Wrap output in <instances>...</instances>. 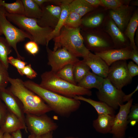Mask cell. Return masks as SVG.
I'll use <instances>...</instances> for the list:
<instances>
[{
  "mask_svg": "<svg viewBox=\"0 0 138 138\" xmlns=\"http://www.w3.org/2000/svg\"><path fill=\"white\" fill-rule=\"evenodd\" d=\"M24 9V16L28 18H39L42 14V10L33 0H22Z\"/></svg>",
  "mask_w": 138,
  "mask_h": 138,
  "instance_id": "26",
  "label": "cell"
},
{
  "mask_svg": "<svg viewBox=\"0 0 138 138\" xmlns=\"http://www.w3.org/2000/svg\"><path fill=\"white\" fill-rule=\"evenodd\" d=\"M25 85L39 96L52 111L60 116L67 117L79 109V100L64 96L43 88L31 80L24 82Z\"/></svg>",
  "mask_w": 138,
  "mask_h": 138,
  "instance_id": "1",
  "label": "cell"
},
{
  "mask_svg": "<svg viewBox=\"0 0 138 138\" xmlns=\"http://www.w3.org/2000/svg\"><path fill=\"white\" fill-rule=\"evenodd\" d=\"M90 70L89 67L83 60H79L74 64V76L77 84L84 77Z\"/></svg>",
  "mask_w": 138,
  "mask_h": 138,
  "instance_id": "29",
  "label": "cell"
},
{
  "mask_svg": "<svg viewBox=\"0 0 138 138\" xmlns=\"http://www.w3.org/2000/svg\"><path fill=\"white\" fill-rule=\"evenodd\" d=\"M114 116L104 114H98L97 118L93 122L94 128L96 131L100 133L106 134L110 133Z\"/></svg>",
  "mask_w": 138,
  "mask_h": 138,
  "instance_id": "20",
  "label": "cell"
},
{
  "mask_svg": "<svg viewBox=\"0 0 138 138\" xmlns=\"http://www.w3.org/2000/svg\"><path fill=\"white\" fill-rule=\"evenodd\" d=\"M4 134V132L0 128V138H3Z\"/></svg>",
  "mask_w": 138,
  "mask_h": 138,
  "instance_id": "50",
  "label": "cell"
},
{
  "mask_svg": "<svg viewBox=\"0 0 138 138\" xmlns=\"http://www.w3.org/2000/svg\"><path fill=\"white\" fill-rule=\"evenodd\" d=\"M132 49L131 47L119 49H113L95 53V54L102 59L109 66L117 61L129 59Z\"/></svg>",
  "mask_w": 138,
  "mask_h": 138,
  "instance_id": "17",
  "label": "cell"
},
{
  "mask_svg": "<svg viewBox=\"0 0 138 138\" xmlns=\"http://www.w3.org/2000/svg\"><path fill=\"white\" fill-rule=\"evenodd\" d=\"M28 138H42V135L37 136L34 134H30L28 136Z\"/></svg>",
  "mask_w": 138,
  "mask_h": 138,
  "instance_id": "47",
  "label": "cell"
},
{
  "mask_svg": "<svg viewBox=\"0 0 138 138\" xmlns=\"http://www.w3.org/2000/svg\"><path fill=\"white\" fill-rule=\"evenodd\" d=\"M54 39V51L64 48L74 56L83 58L90 52L84 43L79 27L72 28L63 26L59 35Z\"/></svg>",
  "mask_w": 138,
  "mask_h": 138,
  "instance_id": "4",
  "label": "cell"
},
{
  "mask_svg": "<svg viewBox=\"0 0 138 138\" xmlns=\"http://www.w3.org/2000/svg\"><path fill=\"white\" fill-rule=\"evenodd\" d=\"M138 65L132 61L127 63V68L130 76L133 78L138 75Z\"/></svg>",
  "mask_w": 138,
  "mask_h": 138,
  "instance_id": "40",
  "label": "cell"
},
{
  "mask_svg": "<svg viewBox=\"0 0 138 138\" xmlns=\"http://www.w3.org/2000/svg\"><path fill=\"white\" fill-rule=\"evenodd\" d=\"M0 99L4 103L8 110L17 116L26 125L25 113L22 104L8 88L0 89Z\"/></svg>",
  "mask_w": 138,
  "mask_h": 138,
  "instance_id": "13",
  "label": "cell"
},
{
  "mask_svg": "<svg viewBox=\"0 0 138 138\" xmlns=\"http://www.w3.org/2000/svg\"><path fill=\"white\" fill-rule=\"evenodd\" d=\"M128 120L129 122L132 120H136L138 121V104L137 103L132 105L128 117Z\"/></svg>",
  "mask_w": 138,
  "mask_h": 138,
  "instance_id": "39",
  "label": "cell"
},
{
  "mask_svg": "<svg viewBox=\"0 0 138 138\" xmlns=\"http://www.w3.org/2000/svg\"><path fill=\"white\" fill-rule=\"evenodd\" d=\"M11 134L14 138H22L21 130H17Z\"/></svg>",
  "mask_w": 138,
  "mask_h": 138,
  "instance_id": "45",
  "label": "cell"
},
{
  "mask_svg": "<svg viewBox=\"0 0 138 138\" xmlns=\"http://www.w3.org/2000/svg\"><path fill=\"white\" fill-rule=\"evenodd\" d=\"M2 34V33L1 30L0 29V36H1Z\"/></svg>",
  "mask_w": 138,
  "mask_h": 138,
  "instance_id": "52",
  "label": "cell"
},
{
  "mask_svg": "<svg viewBox=\"0 0 138 138\" xmlns=\"http://www.w3.org/2000/svg\"><path fill=\"white\" fill-rule=\"evenodd\" d=\"M96 94L100 101L114 110L119 108V105L123 104V97L125 94L122 90L114 87L107 78H104L102 85Z\"/></svg>",
  "mask_w": 138,
  "mask_h": 138,
  "instance_id": "8",
  "label": "cell"
},
{
  "mask_svg": "<svg viewBox=\"0 0 138 138\" xmlns=\"http://www.w3.org/2000/svg\"><path fill=\"white\" fill-rule=\"evenodd\" d=\"M8 111L6 106L0 99V128L4 123Z\"/></svg>",
  "mask_w": 138,
  "mask_h": 138,
  "instance_id": "38",
  "label": "cell"
},
{
  "mask_svg": "<svg viewBox=\"0 0 138 138\" xmlns=\"http://www.w3.org/2000/svg\"><path fill=\"white\" fill-rule=\"evenodd\" d=\"M103 33L98 31L87 35L86 47L89 51L98 53L114 49L112 40L108 39L107 35Z\"/></svg>",
  "mask_w": 138,
  "mask_h": 138,
  "instance_id": "12",
  "label": "cell"
},
{
  "mask_svg": "<svg viewBox=\"0 0 138 138\" xmlns=\"http://www.w3.org/2000/svg\"><path fill=\"white\" fill-rule=\"evenodd\" d=\"M5 15L9 21L30 35L32 40L38 45L48 46V39L53 29L40 26L36 19L28 18L23 15L10 14L6 11Z\"/></svg>",
  "mask_w": 138,
  "mask_h": 138,
  "instance_id": "5",
  "label": "cell"
},
{
  "mask_svg": "<svg viewBox=\"0 0 138 138\" xmlns=\"http://www.w3.org/2000/svg\"><path fill=\"white\" fill-rule=\"evenodd\" d=\"M46 48L48 65L51 67V71L54 73L68 64H74L79 60L64 48H60L55 51L51 50L48 46Z\"/></svg>",
  "mask_w": 138,
  "mask_h": 138,
  "instance_id": "10",
  "label": "cell"
},
{
  "mask_svg": "<svg viewBox=\"0 0 138 138\" xmlns=\"http://www.w3.org/2000/svg\"><path fill=\"white\" fill-rule=\"evenodd\" d=\"M8 62L16 67L19 72L27 65V63L19 59L15 58L12 56L8 57Z\"/></svg>",
  "mask_w": 138,
  "mask_h": 138,
  "instance_id": "35",
  "label": "cell"
},
{
  "mask_svg": "<svg viewBox=\"0 0 138 138\" xmlns=\"http://www.w3.org/2000/svg\"><path fill=\"white\" fill-rule=\"evenodd\" d=\"M138 122V121L136 120H133L130 121L129 122V123H130V124L131 126H133L136 124Z\"/></svg>",
  "mask_w": 138,
  "mask_h": 138,
  "instance_id": "49",
  "label": "cell"
},
{
  "mask_svg": "<svg viewBox=\"0 0 138 138\" xmlns=\"http://www.w3.org/2000/svg\"><path fill=\"white\" fill-rule=\"evenodd\" d=\"M133 10L132 7L124 5L109 11L110 17L122 32L125 30L133 15Z\"/></svg>",
  "mask_w": 138,
  "mask_h": 138,
  "instance_id": "15",
  "label": "cell"
},
{
  "mask_svg": "<svg viewBox=\"0 0 138 138\" xmlns=\"http://www.w3.org/2000/svg\"><path fill=\"white\" fill-rule=\"evenodd\" d=\"M104 78L90 71L77 85L89 89L94 88L98 90L102 85Z\"/></svg>",
  "mask_w": 138,
  "mask_h": 138,
  "instance_id": "22",
  "label": "cell"
},
{
  "mask_svg": "<svg viewBox=\"0 0 138 138\" xmlns=\"http://www.w3.org/2000/svg\"><path fill=\"white\" fill-rule=\"evenodd\" d=\"M103 7L111 10H114L124 5H128L130 0H101Z\"/></svg>",
  "mask_w": 138,
  "mask_h": 138,
  "instance_id": "33",
  "label": "cell"
},
{
  "mask_svg": "<svg viewBox=\"0 0 138 138\" xmlns=\"http://www.w3.org/2000/svg\"><path fill=\"white\" fill-rule=\"evenodd\" d=\"M0 128L4 133L11 134L19 130L27 129L21 121L16 115L8 110L5 122Z\"/></svg>",
  "mask_w": 138,
  "mask_h": 138,
  "instance_id": "19",
  "label": "cell"
},
{
  "mask_svg": "<svg viewBox=\"0 0 138 138\" xmlns=\"http://www.w3.org/2000/svg\"><path fill=\"white\" fill-rule=\"evenodd\" d=\"M82 18L77 13L69 10L64 26L72 28L79 27L82 24Z\"/></svg>",
  "mask_w": 138,
  "mask_h": 138,
  "instance_id": "32",
  "label": "cell"
},
{
  "mask_svg": "<svg viewBox=\"0 0 138 138\" xmlns=\"http://www.w3.org/2000/svg\"><path fill=\"white\" fill-rule=\"evenodd\" d=\"M109 17L105 24L106 30L111 38L114 49H119L131 47L125 35Z\"/></svg>",
  "mask_w": 138,
  "mask_h": 138,
  "instance_id": "16",
  "label": "cell"
},
{
  "mask_svg": "<svg viewBox=\"0 0 138 138\" xmlns=\"http://www.w3.org/2000/svg\"><path fill=\"white\" fill-rule=\"evenodd\" d=\"M24 47L28 53L33 55L37 53L39 51L38 44L33 40H30L26 43Z\"/></svg>",
  "mask_w": 138,
  "mask_h": 138,
  "instance_id": "37",
  "label": "cell"
},
{
  "mask_svg": "<svg viewBox=\"0 0 138 138\" xmlns=\"http://www.w3.org/2000/svg\"><path fill=\"white\" fill-rule=\"evenodd\" d=\"M129 59L132 60L138 65V51L137 49H132L130 54Z\"/></svg>",
  "mask_w": 138,
  "mask_h": 138,
  "instance_id": "41",
  "label": "cell"
},
{
  "mask_svg": "<svg viewBox=\"0 0 138 138\" xmlns=\"http://www.w3.org/2000/svg\"><path fill=\"white\" fill-rule=\"evenodd\" d=\"M40 7L41 6L45 3L51 2L54 3L55 0H33Z\"/></svg>",
  "mask_w": 138,
  "mask_h": 138,
  "instance_id": "44",
  "label": "cell"
},
{
  "mask_svg": "<svg viewBox=\"0 0 138 138\" xmlns=\"http://www.w3.org/2000/svg\"><path fill=\"white\" fill-rule=\"evenodd\" d=\"M3 138H14L10 134L7 133H4Z\"/></svg>",
  "mask_w": 138,
  "mask_h": 138,
  "instance_id": "48",
  "label": "cell"
},
{
  "mask_svg": "<svg viewBox=\"0 0 138 138\" xmlns=\"http://www.w3.org/2000/svg\"><path fill=\"white\" fill-rule=\"evenodd\" d=\"M133 99L131 98L125 104L119 105V110L114 116L113 125L110 133L113 138H125L126 131L129 123L128 117Z\"/></svg>",
  "mask_w": 138,
  "mask_h": 138,
  "instance_id": "11",
  "label": "cell"
},
{
  "mask_svg": "<svg viewBox=\"0 0 138 138\" xmlns=\"http://www.w3.org/2000/svg\"><path fill=\"white\" fill-rule=\"evenodd\" d=\"M138 90V85H137L134 90L131 93L128 94L124 96L123 97V102L126 101H128L130 100L133 95Z\"/></svg>",
  "mask_w": 138,
  "mask_h": 138,
  "instance_id": "42",
  "label": "cell"
},
{
  "mask_svg": "<svg viewBox=\"0 0 138 138\" xmlns=\"http://www.w3.org/2000/svg\"><path fill=\"white\" fill-rule=\"evenodd\" d=\"M126 60H121L112 63L109 66L107 78L116 88L122 90L130 83L132 78L128 70Z\"/></svg>",
  "mask_w": 138,
  "mask_h": 138,
  "instance_id": "9",
  "label": "cell"
},
{
  "mask_svg": "<svg viewBox=\"0 0 138 138\" xmlns=\"http://www.w3.org/2000/svg\"><path fill=\"white\" fill-rule=\"evenodd\" d=\"M65 138H79L77 137H75L72 136H67Z\"/></svg>",
  "mask_w": 138,
  "mask_h": 138,
  "instance_id": "51",
  "label": "cell"
},
{
  "mask_svg": "<svg viewBox=\"0 0 138 138\" xmlns=\"http://www.w3.org/2000/svg\"><path fill=\"white\" fill-rule=\"evenodd\" d=\"M9 83L8 88L21 103L25 114L40 115L52 111L39 96L25 85L21 79L10 77Z\"/></svg>",
  "mask_w": 138,
  "mask_h": 138,
  "instance_id": "2",
  "label": "cell"
},
{
  "mask_svg": "<svg viewBox=\"0 0 138 138\" xmlns=\"http://www.w3.org/2000/svg\"><path fill=\"white\" fill-rule=\"evenodd\" d=\"M42 138H53V132H52L42 135Z\"/></svg>",
  "mask_w": 138,
  "mask_h": 138,
  "instance_id": "46",
  "label": "cell"
},
{
  "mask_svg": "<svg viewBox=\"0 0 138 138\" xmlns=\"http://www.w3.org/2000/svg\"><path fill=\"white\" fill-rule=\"evenodd\" d=\"M11 48L5 38L0 36V62L8 69V56L12 51Z\"/></svg>",
  "mask_w": 138,
  "mask_h": 138,
  "instance_id": "30",
  "label": "cell"
},
{
  "mask_svg": "<svg viewBox=\"0 0 138 138\" xmlns=\"http://www.w3.org/2000/svg\"><path fill=\"white\" fill-rule=\"evenodd\" d=\"M41 78V86L66 97L74 98L76 96L92 95L90 89L71 83L59 77L51 70L43 73Z\"/></svg>",
  "mask_w": 138,
  "mask_h": 138,
  "instance_id": "3",
  "label": "cell"
},
{
  "mask_svg": "<svg viewBox=\"0 0 138 138\" xmlns=\"http://www.w3.org/2000/svg\"><path fill=\"white\" fill-rule=\"evenodd\" d=\"M96 8L86 0H72L69 5V10L77 13L81 17Z\"/></svg>",
  "mask_w": 138,
  "mask_h": 138,
  "instance_id": "25",
  "label": "cell"
},
{
  "mask_svg": "<svg viewBox=\"0 0 138 138\" xmlns=\"http://www.w3.org/2000/svg\"><path fill=\"white\" fill-rule=\"evenodd\" d=\"M104 15L101 12H98L82 19V24L89 28L97 27L102 23Z\"/></svg>",
  "mask_w": 138,
  "mask_h": 138,
  "instance_id": "28",
  "label": "cell"
},
{
  "mask_svg": "<svg viewBox=\"0 0 138 138\" xmlns=\"http://www.w3.org/2000/svg\"><path fill=\"white\" fill-rule=\"evenodd\" d=\"M129 138H134L132 137H129Z\"/></svg>",
  "mask_w": 138,
  "mask_h": 138,
  "instance_id": "53",
  "label": "cell"
},
{
  "mask_svg": "<svg viewBox=\"0 0 138 138\" xmlns=\"http://www.w3.org/2000/svg\"><path fill=\"white\" fill-rule=\"evenodd\" d=\"M71 0H62L60 5L61 8L60 17L57 24L50 35L48 40L49 42L53 39L57 37L59 34L61 30L64 26L65 21L69 12V5Z\"/></svg>",
  "mask_w": 138,
  "mask_h": 138,
  "instance_id": "21",
  "label": "cell"
},
{
  "mask_svg": "<svg viewBox=\"0 0 138 138\" xmlns=\"http://www.w3.org/2000/svg\"><path fill=\"white\" fill-rule=\"evenodd\" d=\"M74 98L85 102L90 105L95 109L98 114H104L112 116L115 115L114 110L103 102L95 101L82 96H76Z\"/></svg>",
  "mask_w": 138,
  "mask_h": 138,
  "instance_id": "23",
  "label": "cell"
},
{
  "mask_svg": "<svg viewBox=\"0 0 138 138\" xmlns=\"http://www.w3.org/2000/svg\"><path fill=\"white\" fill-rule=\"evenodd\" d=\"M83 60L91 69L92 72L105 78H107L109 66L101 58L90 52Z\"/></svg>",
  "mask_w": 138,
  "mask_h": 138,
  "instance_id": "18",
  "label": "cell"
},
{
  "mask_svg": "<svg viewBox=\"0 0 138 138\" xmlns=\"http://www.w3.org/2000/svg\"><path fill=\"white\" fill-rule=\"evenodd\" d=\"M5 12L4 8L0 6V29L10 46L14 49L17 58L24 61L25 58L19 53L17 44L26 38L32 40V38L28 33L15 27L6 18Z\"/></svg>",
  "mask_w": 138,
  "mask_h": 138,
  "instance_id": "6",
  "label": "cell"
},
{
  "mask_svg": "<svg viewBox=\"0 0 138 138\" xmlns=\"http://www.w3.org/2000/svg\"><path fill=\"white\" fill-rule=\"evenodd\" d=\"M42 13L41 17L37 19L38 25L42 27H48L53 29L56 26L61 11L60 5L47 4L41 6Z\"/></svg>",
  "mask_w": 138,
  "mask_h": 138,
  "instance_id": "14",
  "label": "cell"
},
{
  "mask_svg": "<svg viewBox=\"0 0 138 138\" xmlns=\"http://www.w3.org/2000/svg\"><path fill=\"white\" fill-rule=\"evenodd\" d=\"M138 25V12L137 10H136L133 13L125 32V35L129 40L130 45L132 49H137L134 38Z\"/></svg>",
  "mask_w": 138,
  "mask_h": 138,
  "instance_id": "24",
  "label": "cell"
},
{
  "mask_svg": "<svg viewBox=\"0 0 138 138\" xmlns=\"http://www.w3.org/2000/svg\"><path fill=\"white\" fill-rule=\"evenodd\" d=\"M25 123L30 134L42 136L56 130L58 126L46 114L40 115L26 114Z\"/></svg>",
  "mask_w": 138,
  "mask_h": 138,
  "instance_id": "7",
  "label": "cell"
},
{
  "mask_svg": "<svg viewBox=\"0 0 138 138\" xmlns=\"http://www.w3.org/2000/svg\"><path fill=\"white\" fill-rule=\"evenodd\" d=\"M74 64H68L55 73L57 76L61 79L72 84L77 85L74 76Z\"/></svg>",
  "mask_w": 138,
  "mask_h": 138,
  "instance_id": "31",
  "label": "cell"
},
{
  "mask_svg": "<svg viewBox=\"0 0 138 138\" xmlns=\"http://www.w3.org/2000/svg\"><path fill=\"white\" fill-rule=\"evenodd\" d=\"M0 6L3 7L7 13L11 14L25 15L24 9L22 0H16L13 3H8L0 0Z\"/></svg>",
  "mask_w": 138,
  "mask_h": 138,
  "instance_id": "27",
  "label": "cell"
},
{
  "mask_svg": "<svg viewBox=\"0 0 138 138\" xmlns=\"http://www.w3.org/2000/svg\"><path fill=\"white\" fill-rule=\"evenodd\" d=\"M91 5L96 7L99 6L103 7L101 0H86Z\"/></svg>",
  "mask_w": 138,
  "mask_h": 138,
  "instance_id": "43",
  "label": "cell"
},
{
  "mask_svg": "<svg viewBox=\"0 0 138 138\" xmlns=\"http://www.w3.org/2000/svg\"><path fill=\"white\" fill-rule=\"evenodd\" d=\"M9 78L8 68L0 62V89L6 88Z\"/></svg>",
  "mask_w": 138,
  "mask_h": 138,
  "instance_id": "34",
  "label": "cell"
},
{
  "mask_svg": "<svg viewBox=\"0 0 138 138\" xmlns=\"http://www.w3.org/2000/svg\"><path fill=\"white\" fill-rule=\"evenodd\" d=\"M18 73L20 75H25L30 79L34 78L37 75V73L33 69L30 64L27 65Z\"/></svg>",
  "mask_w": 138,
  "mask_h": 138,
  "instance_id": "36",
  "label": "cell"
}]
</instances>
